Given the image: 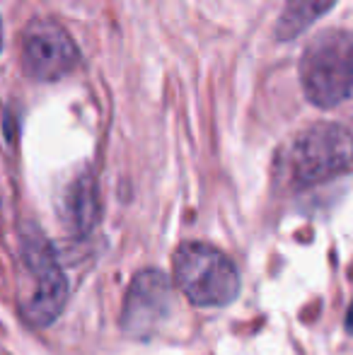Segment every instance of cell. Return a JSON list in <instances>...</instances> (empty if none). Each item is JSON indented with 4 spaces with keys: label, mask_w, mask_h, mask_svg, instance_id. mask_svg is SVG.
Segmentation results:
<instances>
[{
    "label": "cell",
    "mask_w": 353,
    "mask_h": 355,
    "mask_svg": "<svg viewBox=\"0 0 353 355\" xmlns=\"http://www.w3.org/2000/svg\"><path fill=\"white\" fill-rule=\"evenodd\" d=\"M300 85L315 107L332 109L353 92V32L327 29L305 46Z\"/></svg>",
    "instance_id": "6da1fadb"
},
{
    "label": "cell",
    "mask_w": 353,
    "mask_h": 355,
    "mask_svg": "<svg viewBox=\"0 0 353 355\" xmlns=\"http://www.w3.org/2000/svg\"><path fill=\"white\" fill-rule=\"evenodd\" d=\"M175 283L198 307H225L240 295V271L230 257L203 242H187L175 252Z\"/></svg>",
    "instance_id": "7a4b0ae2"
},
{
    "label": "cell",
    "mask_w": 353,
    "mask_h": 355,
    "mask_svg": "<svg viewBox=\"0 0 353 355\" xmlns=\"http://www.w3.org/2000/svg\"><path fill=\"white\" fill-rule=\"evenodd\" d=\"M353 162V136L336 123H317L298 136L288 155L291 177L300 187L341 174Z\"/></svg>",
    "instance_id": "3957f363"
},
{
    "label": "cell",
    "mask_w": 353,
    "mask_h": 355,
    "mask_svg": "<svg viewBox=\"0 0 353 355\" xmlns=\"http://www.w3.org/2000/svg\"><path fill=\"white\" fill-rule=\"evenodd\" d=\"M78 61L76 42L53 19H34L22 32V68L29 78L53 83L73 73Z\"/></svg>",
    "instance_id": "277c9868"
},
{
    "label": "cell",
    "mask_w": 353,
    "mask_h": 355,
    "mask_svg": "<svg viewBox=\"0 0 353 355\" xmlns=\"http://www.w3.org/2000/svg\"><path fill=\"white\" fill-rule=\"evenodd\" d=\"M29 271L37 278V290L32 297L22 304V317L32 327H49L58 314L63 312L68 300V283L58 266L53 249L44 237H37L34 242H27L24 249Z\"/></svg>",
    "instance_id": "5b68a950"
},
{
    "label": "cell",
    "mask_w": 353,
    "mask_h": 355,
    "mask_svg": "<svg viewBox=\"0 0 353 355\" xmlns=\"http://www.w3.org/2000/svg\"><path fill=\"white\" fill-rule=\"evenodd\" d=\"M172 307V288L160 271H143L133 278L123 304V329L131 336L146 338L162 324Z\"/></svg>",
    "instance_id": "8992f818"
},
{
    "label": "cell",
    "mask_w": 353,
    "mask_h": 355,
    "mask_svg": "<svg viewBox=\"0 0 353 355\" xmlns=\"http://www.w3.org/2000/svg\"><path fill=\"white\" fill-rule=\"evenodd\" d=\"M334 3L336 0H288L281 17H278L276 39L278 42H293L307 27H312L322 15L329 12Z\"/></svg>",
    "instance_id": "52a82bcc"
},
{
    "label": "cell",
    "mask_w": 353,
    "mask_h": 355,
    "mask_svg": "<svg viewBox=\"0 0 353 355\" xmlns=\"http://www.w3.org/2000/svg\"><path fill=\"white\" fill-rule=\"evenodd\" d=\"M68 211H71V223L76 227L89 230L97 223V189L92 179H80L73 187L71 198H68Z\"/></svg>",
    "instance_id": "ba28073f"
},
{
    "label": "cell",
    "mask_w": 353,
    "mask_h": 355,
    "mask_svg": "<svg viewBox=\"0 0 353 355\" xmlns=\"http://www.w3.org/2000/svg\"><path fill=\"white\" fill-rule=\"evenodd\" d=\"M346 329H349V334L353 336V302H351L349 312H346Z\"/></svg>",
    "instance_id": "9c48e42d"
},
{
    "label": "cell",
    "mask_w": 353,
    "mask_h": 355,
    "mask_svg": "<svg viewBox=\"0 0 353 355\" xmlns=\"http://www.w3.org/2000/svg\"><path fill=\"white\" fill-rule=\"evenodd\" d=\"M0 51H3V22H0Z\"/></svg>",
    "instance_id": "30bf717a"
}]
</instances>
